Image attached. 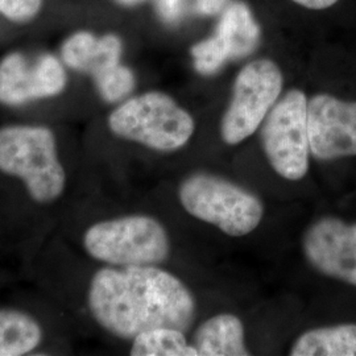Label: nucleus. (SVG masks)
<instances>
[{"instance_id": "obj_21", "label": "nucleus", "mask_w": 356, "mask_h": 356, "mask_svg": "<svg viewBox=\"0 0 356 356\" xmlns=\"http://www.w3.org/2000/svg\"><path fill=\"white\" fill-rule=\"evenodd\" d=\"M294 3L309 10H326L334 6L338 0H293Z\"/></svg>"}, {"instance_id": "obj_11", "label": "nucleus", "mask_w": 356, "mask_h": 356, "mask_svg": "<svg viewBox=\"0 0 356 356\" xmlns=\"http://www.w3.org/2000/svg\"><path fill=\"white\" fill-rule=\"evenodd\" d=\"M307 261L325 276L356 286V223L323 216L304 235Z\"/></svg>"}, {"instance_id": "obj_1", "label": "nucleus", "mask_w": 356, "mask_h": 356, "mask_svg": "<svg viewBox=\"0 0 356 356\" xmlns=\"http://www.w3.org/2000/svg\"><path fill=\"white\" fill-rule=\"evenodd\" d=\"M88 304L95 322L122 339L153 329L189 330L195 317L191 291L153 266L103 268L90 282Z\"/></svg>"}, {"instance_id": "obj_13", "label": "nucleus", "mask_w": 356, "mask_h": 356, "mask_svg": "<svg viewBox=\"0 0 356 356\" xmlns=\"http://www.w3.org/2000/svg\"><path fill=\"white\" fill-rule=\"evenodd\" d=\"M198 356H248L242 321L232 314H219L204 322L194 334Z\"/></svg>"}, {"instance_id": "obj_12", "label": "nucleus", "mask_w": 356, "mask_h": 356, "mask_svg": "<svg viewBox=\"0 0 356 356\" xmlns=\"http://www.w3.org/2000/svg\"><path fill=\"white\" fill-rule=\"evenodd\" d=\"M122 40L115 35L97 38L90 32H76L67 38L61 48L65 65L76 72L97 76L120 64Z\"/></svg>"}, {"instance_id": "obj_20", "label": "nucleus", "mask_w": 356, "mask_h": 356, "mask_svg": "<svg viewBox=\"0 0 356 356\" xmlns=\"http://www.w3.org/2000/svg\"><path fill=\"white\" fill-rule=\"evenodd\" d=\"M227 4L229 0H194V10L200 15L211 16L226 10Z\"/></svg>"}, {"instance_id": "obj_15", "label": "nucleus", "mask_w": 356, "mask_h": 356, "mask_svg": "<svg viewBox=\"0 0 356 356\" xmlns=\"http://www.w3.org/2000/svg\"><path fill=\"white\" fill-rule=\"evenodd\" d=\"M42 341V329L24 312L0 310V356L26 355Z\"/></svg>"}, {"instance_id": "obj_3", "label": "nucleus", "mask_w": 356, "mask_h": 356, "mask_svg": "<svg viewBox=\"0 0 356 356\" xmlns=\"http://www.w3.org/2000/svg\"><path fill=\"white\" fill-rule=\"evenodd\" d=\"M108 127L122 139L173 152L191 140L195 126L191 115L169 95L151 91L119 106L108 118Z\"/></svg>"}, {"instance_id": "obj_8", "label": "nucleus", "mask_w": 356, "mask_h": 356, "mask_svg": "<svg viewBox=\"0 0 356 356\" xmlns=\"http://www.w3.org/2000/svg\"><path fill=\"white\" fill-rule=\"evenodd\" d=\"M259 38L260 29L250 8L235 1L223 11L216 33L191 48L194 67L202 76H214L231 60L250 56Z\"/></svg>"}, {"instance_id": "obj_6", "label": "nucleus", "mask_w": 356, "mask_h": 356, "mask_svg": "<svg viewBox=\"0 0 356 356\" xmlns=\"http://www.w3.org/2000/svg\"><path fill=\"white\" fill-rule=\"evenodd\" d=\"M260 139L273 170L289 181L305 177L310 143L307 131V98L301 90H289L275 103L264 119Z\"/></svg>"}, {"instance_id": "obj_14", "label": "nucleus", "mask_w": 356, "mask_h": 356, "mask_svg": "<svg viewBox=\"0 0 356 356\" xmlns=\"http://www.w3.org/2000/svg\"><path fill=\"white\" fill-rule=\"evenodd\" d=\"M292 356H356V323L304 332L293 344Z\"/></svg>"}, {"instance_id": "obj_7", "label": "nucleus", "mask_w": 356, "mask_h": 356, "mask_svg": "<svg viewBox=\"0 0 356 356\" xmlns=\"http://www.w3.org/2000/svg\"><path fill=\"white\" fill-rule=\"evenodd\" d=\"M282 90L280 67L270 60L245 65L236 76L234 94L220 122V136L229 145L248 139L261 126L279 101Z\"/></svg>"}, {"instance_id": "obj_4", "label": "nucleus", "mask_w": 356, "mask_h": 356, "mask_svg": "<svg viewBox=\"0 0 356 356\" xmlns=\"http://www.w3.org/2000/svg\"><path fill=\"white\" fill-rule=\"evenodd\" d=\"M178 198L191 216L229 236L248 235L264 216V206L252 193L209 173H194L184 179Z\"/></svg>"}, {"instance_id": "obj_19", "label": "nucleus", "mask_w": 356, "mask_h": 356, "mask_svg": "<svg viewBox=\"0 0 356 356\" xmlns=\"http://www.w3.org/2000/svg\"><path fill=\"white\" fill-rule=\"evenodd\" d=\"M154 10L163 23L168 26L178 24L188 11L189 0H153Z\"/></svg>"}, {"instance_id": "obj_9", "label": "nucleus", "mask_w": 356, "mask_h": 356, "mask_svg": "<svg viewBox=\"0 0 356 356\" xmlns=\"http://www.w3.org/2000/svg\"><path fill=\"white\" fill-rule=\"evenodd\" d=\"M310 154L329 161L356 156V102L341 101L329 94L307 101Z\"/></svg>"}, {"instance_id": "obj_22", "label": "nucleus", "mask_w": 356, "mask_h": 356, "mask_svg": "<svg viewBox=\"0 0 356 356\" xmlns=\"http://www.w3.org/2000/svg\"><path fill=\"white\" fill-rule=\"evenodd\" d=\"M118 3L123 4V6H135V4H139L143 0H116Z\"/></svg>"}, {"instance_id": "obj_18", "label": "nucleus", "mask_w": 356, "mask_h": 356, "mask_svg": "<svg viewBox=\"0 0 356 356\" xmlns=\"http://www.w3.org/2000/svg\"><path fill=\"white\" fill-rule=\"evenodd\" d=\"M41 7L42 0H0V13L15 23L32 20Z\"/></svg>"}, {"instance_id": "obj_10", "label": "nucleus", "mask_w": 356, "mask_h": 356, "mask_svg": "<svg viewBox=\"0 0 356 356\" xmlns=\"http://www.w3.org/2000/svg\"><path fill=\"white\" fill-rule=\"evenodd\" d=\"M66 81L64 66L51 54L40 56L32 64L22 53L7 54L0 61V103L22 106L57 97Z\"/></svg>"}, {"instance_id": "obj_17", "label": "nucleus", "mask_w": 356, "mask_h": 356, "mask_svg": "<svg viewBox=\"0 0 356 356\" xmlns=\"http://www.w3.org/2000/svg\"><path fill=\"white\" fill-rule=\"evenodd\" d=\"M95 86L106 102L115 103L124 99L135 89L136 79L131 69L116 65L102 74L94 76Z\"/></svg>"}, {"instance_id": "obj_5", "label": "nucleus", "mask_w": 356, "mask_h": 356, "mask_svg": "<svg viewBox=\"0 0 356 356\" xmlns=\"http://www.w3.org/2000/svg\"><path fill=\"white\" fill-rule=\"evenodd\" d=\"M86 252L103 263L156 266L165 261L170 242L164 226L148 216H128L95 223L83 236Z\"/></svg>"}, {"instance_id": "obj_16", "label": "nucleus", "mask_w": 356, "mask_h": 356, "mask_svg": "<svg viewBox=\"0 0 356 356\" xmlns=\"http://www.w3.org/2000/svg\"><path fill=\"white\" fill-rule=\"evenodd\" d=\"M132 356H198L194 346H189L184 331L177 329H153L139 334L131 347Z\"/></svg>"}, {"instance_id": "obj_2", "label": "nucleus", "mask_w": 356, "mask_h": 356, "mask_svg": "<svg viewBox=\"0 0 356 356\" xmlns=\"http://www.w3.org/2000/svg\"><path fill=\"white\" fill-rule=\"evenodd\" d=\"M0 172L20 178L31 198L38 204H51L65 191V169L49 128H0Z\"/></svg>"}]
</instances>
